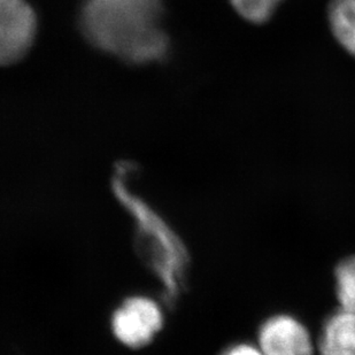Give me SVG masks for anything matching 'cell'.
Returning a JSON list of instances; mask_svg holds the SVG:
<instances>
[{
    "instance_id": "1",
    "label": "cell",
    "mask_w": 355,
    "mask_h": 355,
    "mask_svg": "<svg viewBox=\"0 0 355 355\" xmlns=\"http://www.w3.org/2000/svg\"><path fill=\"white\" fill-rule=\"evenodd\" d=\"M162 0H85L83 35L99 50L131 64L162 60L169 49L160 28Z\"/></svg>"
},
{
    "instance_id": "2",
    "label": "cell",
    "mask_w": 355,
    "mask_h": 355,
    "mask_svg": "<svg viewBox=\"0 0 355 355\" xmlns=\"http://www.w3.org/2000/svg\"><path fill=\"white\" fill-rule=\"evenodd\" d=\"M124 174L125 164H118L113 178V190L134 218L139 255L162 282L168 300H173L183 282L188 255L167 223L143 199L128 190Z\"/></svg>"
},
{
    "instance_id": "3",
    "label": "cell",
    "mask_w": 355,
    "mask_h": 355,
    "mask_svg": "<svg viewBox=\"0 0 355 355\" xmlns=\"http://www.w3.org/2000/svg\"><path fill=\"white\" fill-rule=\"evenodd\" d=\"M37 17L26 0H0V60H20L34 43Z\"/></svg>"
},
{
    "instance_id": "4",
    "label": "cell",
    "mask_w": 355,
    "mask_h": 355,
    "mask_svg": "<svg viewBox=\"0 0 355 355\" xmlns=\"http://www.w3.org/2000/svg\"><path fill=\"white\" fill-rule=\"evenodd\" d=\"M162 327V314L153 300L131 297L112 316V330L119 342L132 349L148 345Z\"/></svg>"
},
{
    "instance_id": "5",
    "label": "cell",
    "mask_w": 355,
    "mask_h": 355,
    "mask_svg": "<svg viewBox=\"0 0 355 355\" xmlns=\"http://www.w3.org/2000/svg\"><path fill=\"white\" fill-rule=\"evenodd\" d=\"M259 346L265 355H313L312 338L302 322L290 315H276L262 324Z\"/></svg>"
},
{
    "instance_id": "6",
    "label": "cell",
    "mask_w": 355,
    "mask_h": 355,
    "mask_svg": "<svg viewBox=\"0 0 355 355\" xmlns=\"http://www.w3.org/2000/svg\"><path fill=\"white\" fill-rule=\"evenodd\" d=\"M321 355H355V315L339 309L329 316L318 339Z\"/></svg>"
},
{
    "instance_id": "7",
    "label": "cell",
    "mask_w": 355,
    "mask_h": 355,
    "mask_svg": "<svg viewBox=\"0 0 355 355\" xmlns=\"http://www.w3.org/2000/svg\"><path fill=\"white\" fill-rule=\"evenodd\" d=\"M329 19L336 38L355 57V0H331Z\"/></svg>"
},
{
    "instance_id": "8",
    "label": "cell",
    "mask_w": 355,
    "mask_h": 355,
    "mask_svg": "<svg viewBox=\"0 0 355 355\" xmlns=\"http://www.w3.org/2000/svg\"><path fill=\"white\" fill-rule=\"evenodd\" d=\"M336 283L340 309L355 315V257L339 263L336 269Z\"/></svg>"
},
{
    "instance_id": "9",
    "label": "cell",
    "mask_w": 355,
    "mask_h": 355,
    "mask_svg": "<svg viewBox=\"0 0 355 355\" xmlns=\"http://www.w3.org/2000/svg\"><path fill=\"white\" fill-rule=\"evenodd\" d=\"M238 14L253 24H263L282 0H230Z\"/></svg>"
},
{
    "instance_id": "10",
    "label": "cell",
    "mask_w": 355,
    "mask_h": 355,
    "mask_svg": "<svg viewBox=\"0 0 355 355\" xmlns=\"http://www.w3.org/2000/svg\"><path fill=\"white\" fill-rule=\"evenodd\" d=\"M223 355H265L260 347L257 349L254 346L248 345V344H239V345L232 346L227 349Z\"/></svg>"
}]
</instances>
